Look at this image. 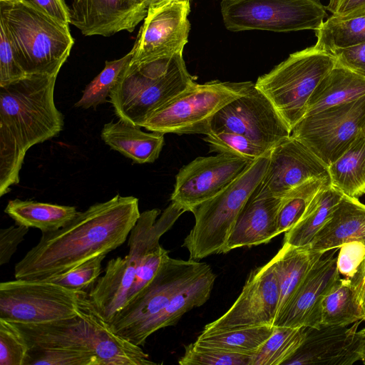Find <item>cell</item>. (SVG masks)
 I'll return each instance as SVG.
<instances>
[{
  "label": "cell",
  "instance_id": "1",
  "mask_svg": "<svg viewBox=\"0 0 365 365\" xmlns=\"http://www.w3.org/2000/svg\"><path fill=\"white\" fill-rule=\"evenodd\" d=\"M140 212L138 199L116 195L79 212L64 227L41 232L39 242L16 264L17 279L44 281L120 247Z\"/></svg>",
  "mask_w": 365,
  "mask_h": 365
},
{
  "label": "cell",
  "instance_id": "2",
  "mask_svg": "<svg viewBox=\"0 0 365 365\" xmlns=\"http://www.w3.org/2000/svg\"><path fill=\"white\" fill-rule=\"evenodd\" d=\"M57 76L28 74L0 86V196L19 182L26 152L57 136L63 115L54 103Z\"/></svg>",
  "mask_w": 365,
  "mask_h": 365
},
{
  "label": "cell",
  "instance_id": "3",
  "mask_svg": "<svg viewBox=\"0 0 365 365\" xmlns=\"http://www.w3.org/2000/svg\"><path fill=\"white\" fill-rule=\"evenodd\" d=\"M0 26L27 75L58 76L74 43L68 24L21 1H0Z\"/></svg>",
  "mask_w": 365,
  "mask_h": 365
},
{
  "label": "cell",
  "instance_id": "4",
  "mask_svg": "<svg viewBox=\"0 0 365 365\" xmlns=\"http://www.w3.org/2000/svg\"><path fill=\"white\" fill-rule=\"evenodd\" d=\"M159 209L143 212L128 237V253L111 259L105 274L98 278L88 297L102 317L110 323L127 304L137 270L147 253L158 245L185 211L171 202L160 214Z\"/></svg>",
  "mask_w": 365,
  "mask_h": 365
},
{
  "label": "cell",
  "instance_id": "5",
  "mask_svg": "<svg viewBox=\"0 0 365 365\" xmlns=\"http://www.w3.org/2000/svg\"><path fill=\"white\" fill-rule=\"evenodd\" d=\"M195 81L182 53L145 63L131 61L109 95L119 119L140 126L154 110Z\"/></svg>",
  "mask_w": 365,
  "mask_h": 365
},
{
  "label": "cell",
  "instance_id": "6",
  "mask_svg": "<svg viewBox=\"0 0 365 365\" xmlns=\"http://www.w3.org/2000/svg\"><path fill=\"white\" fill-rule=\"evenodd\" d=\"M269 153L253 161L228 186L195 209V225L182 245L188 250L189 259L198 261L222 253L240 211L266 173Z\"/></svg>",
  "mask_w": 365,
  "mask_h": 365
},
{
  "label": "cell",
  "instance_id": "7",
  "mask_svg": "<svg viewBox=\"0 0 365 365\" xmlns=\"http://www.w3.org/2000/svg\"><path fill=\"white\" fill-rule=\"evenodd\" d=\"M336 64L333 54L314 45L291 53L259 76L255 86L271 101L292 133L304 116L313 92Z\"/></svg>",
  "mask_w": 365,
  "mask_h": 365
},
{
  "label": "cell",
  "instance_id": "8",
  "mask_svg": "<svg viewBox=\"0 0 365 365\" xmlns=\"http://www.w3.org/2000/svg\"><path fill=\"white\" fill-rule=\"evenodd\" d=\"M254 85L252 81L194 82L154 110L140 127L163 134L206 135L211 132L215 115L231 101L247 93Z\"/></svg>",
  "mask_w": 365,
  "mask_h": 365
},
{
  "label": "cell",
  "instance_id": "9",
  "mask_svg": "<svg viewBox=\"0 0 365 365\" xmlns=\"http://www.w3.org/2000/svg\"><path fill=\"white\" fill-rule=\"evenodd\" d=\"M207 265L168 257L149 284L115 315L110 328L130 342L143 345L175 295Z\"/></svg>",
  "mask_w": 365,
  "mask_h": 365
},
{
  "label": "cell",
  "instance_id": "10",
  "mask_svg": "<svg viewBox=\"0 0 365 365\" xmlns=\"http://www.w3.org/2000/svg\"><path fill=\"white\" fill-rule=\"evenodd\" d=\"M224 25L231 31H316L327 17L319 0H222Z\"/></svg>",
  "mask_w": 365,
  "mask_h": 365
},
{
  "label": "cell",
  "instance_id": "11",
  "mask_svg": "<svg viewBox=\"0 0 365 365\" xmlns=\"http://www.w3.org/2000/svg\"><path fill=\"white\" fill-rule=\"evenodd\" d=\"M78 292L46 281L0 283V319L40 324L78 316Z\"/></svg>",
  "mask_w": 365,
  "mask_h": 365
},
{
  "label": "cell",
  "instance_id": "12",
  "mask_svg": "<svg viewBox=\"0 0 365 365\" xmlns=\"http://www.w3.org/2000/svg\"><path fill=\"white\" fill-rule=\"evenodd\" d=\"M365 96L304 116L291 135L307 146L327 167L362 133Z\"/></svg>",
  "mask_w": 365,
  "mask_h": 365
},
{
  "label": "cell",
  "instance_id": "13",
  "mask_svg": "<svg viewBox=\"0 0 365 365\" xmlns=\"http://www.w3.org/2000/svg\"><path fill=\"white\" fill-rule=\"evenodd\" d=\"M223 131L241 134L269 150L291 135L273 104L255 85L215 115L211 132Z\"/></svg>",
  "mask_w": 365,
  "mask_h": 365
},
{
  "label": "cell",
  "instance_id": "14",
  "mask_svg": "<svg viewBox=\"0 0 365 365\" xmlns=\"http://www.w3.org/2000/svg\"><path fill=\"white\" fill-rule=\"evenodd\" d=\"M253 161L220 153L198 157L183 166L175 176L171 202L192 212L237 178Z\"/></svg>",
  "mask_w": 365,
  "mask_h": 365
},
{
  "label": "cell",
  "instance_id": "15",
  "mask_svg": "<svg viewBox=\"0 0 365 365\" xmlns=\"http://www.w3.org/2000/svg\"><path fill=\"white\" fill-rule=\"evenodd\" d=\"M279 300V282L270 260L250 272L232 306L220 318L206 324L202 331L273 326Z\"/></svg>",
  "mask_w": 365,
  "mask_h": 365
},
{
  "label": "cell",
  "instance_id": "16",
  "mask_svg": "<svg viewBox=\"0 0 365 365\" xmlns=\"http://www.w3.org/2000/svg\"><path fill=\"white\" fill-rule=\"evenodd\" d=\"M190 1L172 2L148 11L133 47L131 62H149L182 53L190 30Z\"/></svg>",
  "mask_w": 365,
  "mask_h": 365
},
{
  "label": "cell",
  "instance_id": "17",
  "mask_svg": "<svg viewBox=\"0 0 365 365\" xmlns=\"http://www.w3.org/2000/svg\"><path fill=\"white\" fill-rule=\"evenodd\" d=\"M329 177L328 167L303 143L292 135L270 150L266 173L259 187L276 197L315 178Z\"/></svg>",
  "mask_w": 365,
  "mask_h": 365
},
{
  "label": "cell",
  "instance_id": "18",
  "mask_svg": "<svg viewBox=\"0 0 365 365\" xmlns=\"http://www.w3.org/2000/svg\"><path fill=\"white\" fill-rule=\"evenodd\" d=\"M337 250L325 252L312 267L273 326L319 327L322 300L340 277Z\"/></svg>",
  "mask_w": 365,
  "mask_h": 365
},
{
  "label": "cell",
  "instance_id": "19",
  "mask_svg": "<svg viewBox=\"0 0 365 365\" xmlns=\"http://www.w3.org/2000/svg\"><path fill=\"white\" fill-rule=\"evenodd\" d=\"M70 24L84 36H110L133 32L147 16L148 8L135 0H73Z\"/></svg>",
  "mask_w": 365,
  "mask_h": 365
},
{
  "label": "cell",
  "instance_id": "20",
  "mask_svg": "<svg viewBox=\"0 0 365 365\" xmlns=\"http://www.w3.org/2000/svg\"><path fill=\"white\" fill-rule=\"evenodd\" d=\"M351 326L306 327L305 339L284 365H351L360 360L357 352V329Z\"/></svg>",
  "mask_w": 365,
  "mask_h": 365
},
{
  "label": "cell",
  "instance_id": "21",
  "mask_svg": "<svg viewBox=\"0 0 365 365\" xmlns=\"http://www.w3.org/2000/svg\"><path fill=\"white\" fill-rule=\"evenodd\" d=\"M78 314L87 324L93 352L99 365H156L140 346L120 336L95 308L88 293L78 292Z\"/></svg>",
  "mask_w": 365,
  "mask_h": 365
},
{
  "label": "cell",
  "instance_id": "22",
  "mask_svg": "<svg viewBox=\"0 0 365 365\" xmlns=\"http://www.w3.org/2000/svg\"><path fill=\"white\" fill-rule=\"evenodd\" d=\"M281 197H276L259 185L240 211L222 253L232 250L266 244L279 235L277 216Z\"/></svg>",
  "mask_w": 365,
  "mask_h": 365
},
{
  "label": "cell",
  "instance_id": "23",
  "mask_svg": "<svg viewBox=\"0 0 365 365\" xmlns=\"http://www.w3.org/2000/svg\"><path fill=\"white\" fill-rule=\"evenodd\" d=\"M11 323L24 336L30 349H66L93 354L87 324L78 314L40 324Z\"/></svg>",
  "mask_w": 365,
  "mask_h": 365
},
{
  "label": "cell",
  "instance_id": "24",
  "mask_svg": "<svg viewBox=\"0 0 365 365\" xmlns=\"http://www.w3.org/2000/svg\"><path fill=\"white\" fill-rule=\"evenodd\" d=\"M355 242L365 245V204L344 195L309 245L325 252Z\"/></svg>",
  "mask_w": 365,
  "mask_h": 365
},
{
  "label": "cell",
  "instance_id": "25",
  "mask_svg": "<svg viewBox=\"0 0 365 365\" xmlns=\"http://www.w3.org/2000/svg\"><path fill=\"white\" fill-rule=\"evenodd\" d=\"M140 126L120 119L108 123L102 128L101 137L110 148L131 159L134 163H153L158 158L164 145V134L145 133Z\"/></svg>",
  "mask_w": 365,
  "mask_h": 365
},
{
  "label": "cell",
  "instance_id": "26",
  "mask_svg": "<svg viewBox=\"0 0 365 365\" xmlns=\"http://www.w3.org/2000/svg\"><path fill=\"white\" fill-rule=\"evenodd\" d=\"M324 253L312 249L309 245L295 247L283 244L271 259L279 287L277 317L289 303L307 273Z\"/></svg>",
  "mask_w": 365,
  "mask_h": 365
},
{
  "label": "cell",
  "instance_id": "27",
  "mask_svg": "<svg viewBox=\"0 0 365 365\" xmlns=\"http://www.w3.org/2000/svg\"><path fill=\"white\" fill-rule=\"evenodd\" d=\"M363 96H365V78L336 64L313 92L304 116Z\"/></svg>",
  "mask_w": 365,
  "mask_h": 365
},
{
  "label": "cell",
  "instance_id": "28",
  "mask_svg": "<svg viewBox=\"0 0 365 365\" xmlns=\"http://www.w3.org/2000/svg\"><path fill=\"white\" fill-rule=\"evenodd\" d=\"M344 195L331 184L314 196L299 220L284 232L283 244L309 245L330 218Z\"/></svg>",
  "mask_w": 365,
  "mask_h": 365
},
{
  "label": "cell",
  "instance_id": "29",
  "mask_svg": "<svg viewBox=\"0 0 365 365\" xmlns=\"http://www.w3.org/2000/svg\"><path fill=\"white\" fill-rule=\"evenodd\" d=\"M4 212L16 224L34 227L41 232L56 231L70 222L79 212L73 206L15 199Z\"/></svg>",
  "mask_w": 365,
  "mask_h": 365
},
{
  "label": "cell",
  "instance_id": "30",
  "mask_svg": "<svg viewBox=\"0 0 365 365\" xmlns=\"http://www.w3.org/2000/svg\"><path fill=\"white\" fill-rule=\"evenodd\" d=\"M330 184L344 195L358 198L365 194V135L362 133L328 166Z\"/></svg>",
  "mask_w": 365,
  "mask_h": 365
},
{
  "label": "cell",
  "instance_id": "31",
  "mask_svg": "<svg viewBox=\"0 0 365 365\" xmlns=\"http://www.w3.org/2000/svg\"><path fill=\"white\" fill-rule=\"evenodd\" d=\"M358 321L361 319L355 302L351 279L348 277H339L322 300L317 328L346 327Z\"/></svg>",
  "mask_w": 365,
  "mask_h": 365
},
{
  "label": "cell",
  "instance_id": "32",
  "mask_svg": "<svg viewBox=\"0 0 365 365\" xmlns=\"http://www.w3.org/2000/svg\"><path fill=\"white\" fill-rule=\"evenodd\" d=\"M274 326L202 331L195 343L230 352L255 354L273 332Z\"/></svg>",
  "mask_w": 365,
  "mask_h": 365
},
{
  "label": "cell",
  "instance_id": "33",
  "mask_svg": "<svg viewBox=\"0 0 365 365\" xmlns=\"http://www.w3.org/2000/svg\"><path fill=\"white\" fill-rule=\"evenodd\" d=\"M315 31L316 47L332 53L365 43V15L340 18L331 15Z\"/></svg>",
  "mask_w": 365,
  "mask_h": 365
},
{
  "label": "cell",
  "instance_id": "34",
  "mask_svg": "<svg viewBox=\"0 0 365 365\" xmlns=\"http://www.w3.org/2000/svg\"><path fill=\"white\" fill-rule=\"evenodd\" d=\"M306 327L274 326L271 336L255 353L252 365H284L302 344Z\"/></svg>",
  "mask_w": 365,
  "mask_h": 365
},
{
  "label": "cell",
  "instance_id": "35",
  "mask_svg": "<svg viewBox=\"0 0 365 365\" xmlns=\"http://www.w3.org/2000/svg\"><path fill=\"white\" fill-rule=\"evenodd\" d=\"M329 184V177L312 179L281 197L277 216L278 234L291 229L302 217L317 193Z\"/></svg>",
  "mask_w": 365,
  "mask_h": 365
},
{
  "label": "cell",
  "instance_id": "36",
  "mask_svg": "<svg viewBox=\"0 0 365 365\" xmlns=\"http://www.w3.org/2000/svg\"><path fill=\"white\" fill-rule=\"evenodd\" d=\"M133 54L134 50L132 48L129 53L119 59L106 61L104 68L86 86L81 98L75 106L87 109L96 108L107 102V97L130 63Z\"/></svg>",
  "mask_w": 365,
  "mask_h": 365
},
{
  "label": "cell",
  "instance_id": "37",
  "mask_svg": "<svg viewBox=\"0 0 365 365\" xmlns=\"http://www.w3.org/2000/svg\"><path fill=\"white\" fill-rule=\"evenodd\" d=\"M203 139L210 145L212 152L235 155L252 161L271 150L255 143L241 134L232 132H210Z\"/></svg>",
  "mask_w": 365,
  "mask_h": 365
},
{
  "label": "cell",
  "instance_id": "38",
  "mask_svg": "<svg viewBox=\"0 0 365 365\" xmlns=\"http://www.w3.org/2000/svg\"><path fill=\"white\" fill-rule=\"evenodd\" d=\"M255 354L230 352L201 346L195 342L185 347L180 365H252Z\"/></svg>",
  "mask_w": 365,
  "mask_h": 365
},
{
  "label": "cell",
  "instance_id": "39",
  "mask_svg": "<svg viewBox=\"0 0 365 365\" xmlns=\"http://www.w3.org/2000/svg\"><path fill=\"white\" fill-rule=\"evenodd\" d=\"M99 365L96 356L87 351L66 349H29L25 365Z\"/></svg>",
  "mask_w": 365,
  "mask_h": 365
},
{
  "label": "cell",
  "instance_id": "40",
  "mask_svg": "<svg viewBox=\"0 0 365 365\" xmlns=\"http://www.w3.org/2000/svg\"><path fill=\"white\" fill-rule=\"evenodd\" d=\"M29 349L14 324L0 319V365H25Z\"/></svg>",
  "mask_w": 365,
  "mask_h": 365
},
{
  "label": "cell",
  "instance_id": "41",
  "mask_svg": "<svg viewBox=\"0 0 365 365\" xmlns=\"http://www.w3.org/2000/svg\"><path fill=\"white\" fill-rule=\"evenodd\" d=\"M106 256L101 255L95 257L66 273L44 281L73 290H83L98 279L101 272V262Z\"/></svg>",
  "mask_w": 365,
  "mask_h": 365
},
{
  "label": "cell",
  "instance_id": "42",
  "mask_svg": "<svg viewBox=\"0 0 365 365\" xmlns=\"http://www.w3.org/2000/svg\"><path fill=\"white\" fill-rule=\"evenodd\" d=\"M168 254L169 252L160 244L147 253L137 270L127 304L135 299L153 279L163 262L168 258Z\"/></svg>",
  "mask_w": 365,
  "mask_h": 365
},
{
  "label": "cell",
  "instance_id": "43",
  "mask_svg": "<svg viewBox=\"0 0 365 365\" xmlns=\"http://www.w3.org/2000/svg\"><path fill=\"white\" fill-rule=\"evenodd\" d=\"M26 76L16 59L5 31L0 26V86H6Z\"/></svg>",
  "mask_w": 365,
  "mask_h": 365
},
{
  "label": "cell",
  "instance_id": "44",
  "mask_svg": "<svg viewBox=\"0 0 365 365\" xmlns=\"http://www.w3.org/2000/svg\"><path fill=\"white\" fill-rule=\"evenodd\" d=\"M29 227L16 224L0 230V265L9 262Z\"/></svg>",
  "mask_w": 365,
  "mask_h": 365
},
{
  "label": "cell",
  "instance_id": "45",
  "mask_svg": "<svg viewBox=\"0 0 365 365\" xmlns=\"http://www.w3.org/2000/svg\"><path fill=\"white\" fill-rule=\"evenodd\" d=\"M337 264L340 274L352 277L364 258L365 245L360 242H351L340 247Z\"/></svg>",
  "mask_w": 365,
  "mask_h": 365
},
{
  "label": "cell",
  "instance_id": "46",
  "mask_svg": "<svg viewBox=\"0 0 365 365\" xmlns=\"http://www.w3.org/2000/svg\"><path fill=\"white\" fill-rule=\"evenodd\" d=\"M336 64L365 78V43L334 51Z\"/></svg>",
  "mask_w": 365,
  "mask_h": 365
},
{
  "label": "cell",
  "instance_id": "47",
  "mask_svg": "<svg viewBox=\"0 0 365 365\" xmlns=\"http://www.w3.org/2000/svg\"><path fill=\"white\" fill-rule=\"evenodd\" d=\"M62 23L70 24L69 8L63 0H20Z\"/></svg>",
  "mask_w": 365,
  "mask_h": 365
},
{
  "label": "cell",
  "instance_id": "48",
  "mask_svg": "<svg viewBox=\"0 0 365 365\" xmlns=\"http://www.w3.org/2000/svg\"><path fill=\"white\" fill-rule=\"evenodd\" d=\"M326 9L340 18L364 16L365 0H329Z\"/></svg>",
  "mask_w": 365,
  "mask_h": 365
},
{
  "label": "cell",
  "instance_id": "49",
  "mask_svg": "<svg viewBox=\"0 0 365 365\" xmlns=\"http://www.w3.org/2000/svg\"><path fill=\"white\" fill-rule=\"evenodd\" d=\"M350 279L361 319L365 321V254L356 272Z\"/></svg>",
  "mask_w": 365,
  "mask_h": 365
},
{
  "label": "cell",
  "instance_id": "50",
  "mask_svg": "<svg viewBox=\"0 0 365 365\" xmlns=\"http://www.w3.org/2000/svg\"><path fill=\"white\" fill-rule=\"evenodd\" d=\"M358 348L357 352L360 358V361L365 364V327L357 331Z\"/></svg>",
  "mask_w": 365,
  "mask_h": 365
},
{
  "label": "cell",
  "instance_id": "51",
  "mask_svg": "<svg viewBox=\"0 0 365 365\" xmlns=\"http://www.w3.org/2000/svg\"><path fill=\"white\" fill-rule=\"evenodd\" d=\"M190 0H151L148 11H154L172 2Z\"/></svg>",
  "mask_w": 365,
  "mask_h": 365
},
{
  "label": "cell",
  "instance_id": "52",
  "mask_svg": "<svg viewBox=\"0 0 365 365\" xmlns=\"http://www.w3.org/2000/svg\"><path fill=\"white\" fill-rule=\"evenodd\" d=\"M138 4H143L148 9V6L151 1V0H135Z\"/></svg>",
  "mask_w": 365,
  "mask_h": 365
},
{
  "label": "cell",
  "instance_id": "53",
  "mask_svg": "<svg viewBox=\"0 0 365 365\" xmlns=\"http://www.w3.org/2000/svg\"><path fill=\"white\" fill-rule=\"evenodd\" d=\"M3 1H20V0H0Z\"/></svg>",
  "mask_w": 365,
  "mask_h": 365
},
{
  "label": "cell",
  "instance_id": "54",
  "mask_svg": "<svg viewBox=\"0 0 365 365\" xmlns=\"http://www.w3.org/2000/svg\"><path fill=\"white\" fill-rule=\"evenodd\" d=\"M362 131H363V133L365 135V126L364 127Z\"/></svg>",
  "mask_w": 365,
  "mask_h": 365
}]
</instances>
